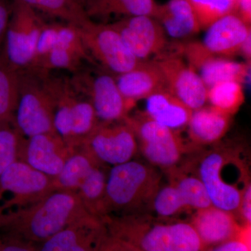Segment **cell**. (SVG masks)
I'll list each match as a JSON object with an SVG mask.
<instances>
[{"mask_svg": "<svg viewBox=\"0 0 251 251\" xmlns=\"http://www.w3.org/2000/svg\"><path fill=\"white\" fill-rule=\"evenodd\" d=\"M45 24L36 10L21 0H13L0 62L18 72L30 69Z\"/></svg>", "mask_w": 251, "mask_h": 251, "instance_id": "cell-5", "label": "cell"}, {"mask_svg": "<svg viewBox=\"0 0 251 251\" xmlns=\"http://www.w3.org/2000/svg\"><path fill=\"white\" fill-rule=\"evenodd\" d=\"M230 148L216 147L204 153L196 174L204 184L211 204L237 216L243 189L225 175V163Z\"/></svg>", "mask_w": 251, "mask_h": 251, "instance_id": "cell-11", "label": "cell"}, {"mask_svg": "<svg viewBox=\"0 0 251 251\" xmlns=\"http://www.w3.org/2000/svg\"><path fill=\"white\" fill-rule=\"evenodd\" d=\"M80 147L99 164L112 167L133 160L138 151L134 133L125 121L99 122Z\"/></svg>", "mask_w": 251, "mask_h": 251, "instance_id": "cell-10", "label": "cell"}, {"mask_svg": "<svg viewBox=\"0 0 251 251\" xmlns=\"http://www.w3.org/2000/svg\"><path fill=\"white\" fill-rule=\"evenodd\" d=\"M206 100L213 108L232 116L244 102L242 83L227 81L216 84L207 89Z\"/></svg>", "mask_w": 251, "mask_h": 251, "instance_id": "cell-29", "label": "cell"}, {"mask_svg": "<svg viewBox=\"0 0 251 251\" xmlns=\"http://www.w3.org/2000/svg\"><path fill=\"white\" fill-rule=\"evenodd\" d=\"M250 35L251 26L237 15L230 14L219 18L206 28L202 45L211 53L231 55L241 51Z\"/></svg>", "mask_w": 251, "mask_h": 251, "instance_id": "cell-18", "label": "cell"}, {"mask_svg": "<svg viewBox=\"0 0 251 251\" xmlns=\"http://www.w3.org/2000/svg\"><path fill=\"white\" fill-rule=\"evenodd\" d=\"M231 117L211 105L193 110L187 126L193 145L199 148L219 142L229 129Z\"/></svg>", "mask_w": 251, "mask_h": 251, "instance_id": "cell-20", "label": "cell"}, {"mask_svg": "<svg viewBox=\"0 0 251 251\" xmlns=\"http://www.w3.org/2000/svg\"><path fill=\"white\" fill-rule=\"evenodd\" d=\"M0 251H38V245L14 236L0 233Z\"/></svg>", "mask_w": 251, "mask_h": 251, "instance_id": "cell-35", "label": "cell"}, {"mask_svg": "<svg viewBox=\"0 0 251 251\" xmlns=\"http://www.w3.org/2000/svg\"><path fill=\"white\" fill-rule=\"evenodd\" d=\"M24 138L11 125L0 127V179L8 167L18 160Z\"/></svg>", "mask_w": 251, "mask_h": 251, "instance_id": "cell-33", "label": "cell"}, {"mask_svg": "<svg viewBox=\"0 0 251 251\" xmlns=\"http://www.w3.org/2000/svg\"><path fill=\"white\" fill-rule=\"evenodd\" d=\"M110 25L138 60L145 61L154 54H161L168 44L164 29L151 16L122 18Z\"/></svg>", "mask_w": 251, "mask_h": 251, "instance_id": "cell-13", "label": "cell"}, {"mask_svg": "<svg viewBox=\"0 0 251 251\" xmlns=\"http://www.w3.org/2000/svg\"><path fill=\"white\" fill-rule=\"evenodd\" d=\"M19 85V72L0 62V127L14 122Z\"/></svg>", "mask_w": 251, "mask_h": 251, "instance_id": "cell-28", "label": "cell"}, {"mask_svg": "<svg viewBox=\"0 0 251 251\" xmlns=\"http://www.w3.org/2000/svg\"><path fill=\"white\" fill-rule=\"evenodd\" d=\"M183 53L188 65L201 77L206 88L227 81L242 83L247 78L249 66L211 53L200 43H191L184 46Z\"/></svg>", "mask_w": 251, "mask_h": 251, "instance_id": "cell-15", "label": "cell"}, {"mask_svg": "<svg viewBox=\"0 0 251 251\" xmlns=\"http://www.w3.org/2000/svg\"><path fill=\"white\" fill-rule=\"evenodd\" d=\"M102 165H97L81 183L77 194L91 215L103 220L106 217L105 197L107 175Z\"/></svg>", "mask_w": 251, "mask_h": 251, "instance_id": "cell-25", "label": "cell"}, {"mask_svg": "<svg viewBox=\"0 0 251 251\" xmlns=\"http://www.w3.org/2000/svg\"><path fill=\"white\" fill-rule=\"evenodd\" d=\"M168 172L170 181L177 188L190 211L213 206L204 184L196 173H188L176 168Z\"/></svg>", "mask_w": 251, "mask_h": 251, "instance_id": "cell-26", "label": "cell"}, {"mask_svg": "<svg viewBox=\"0 0 251 251\" xmlns=\"http://www.w3.org/2000/svg\"><path fill=\"white\" fill-rule=\"evenodd\" d=\"M150 210L154 213L155 217L166 220L176 219L183 213L190 211L177 188L171 181L161 185L151 201Z\"/></svg>", "mask_w": 251, "mask_h": 251, "instance_id": "cell-30", "label": "cell"}, {"mask_svg": "<svg viewBox=\"0 0 251 251\" xmlns=\"http://www.w3.org/2000/svg\"><path fill=\"white\" fill-rule=\"evenodd\" d=\"M161 69L167 90L194 110L206 103L207 88L198 73L177 54H163L153 59Z\"/></svg>", "mask_w": 251, "mask_h": 251, "instance_id": "cell-12", "label": "cell"}, {"mask_svg": "<svg viewBox=\"0 0 251 251\" xmlns=\"http://www.w3.org/2000/svg\"><path fill=\"white\" fill-rule=\"evenodd\" d=\"M100 251H143L121 239L109 234Z\"/></svg>", "mask_w": 251, "mask_h": 251, "instance_id": "cell-38", "label": "cell"}, {"mask_svg": "<svg viewBox=\"0 0 251 251\" xmlns=\"http://www.w3.org/2000/svg\"><path fill=\"white\" fill-rule=\"evenodd\" d=\"M108 233L143 251H203L189 221L158 219L150 214L110 215L104 218Z\"/></svg>", "mask_w": 251, "mask_h": 251, "instance_id": "cell-2", "label": "cell"}, {"mask_svg": "<svg viewBox=\"0 0 251 251\" xmlns=\"http://www.w3.org/2000/svg\"><path fill=\"white\" fill-rule=\"evenodd\" d=\"M89 215L77 191L55 190L32 205L0 215V233L39 245Z\"/></svg>", "mask_w": 251, "mask_h": 251, "instance_id": "cell-1", "label": "cell"}, {"mask_svg": "<svg viewBox=\"0 0 251 251\" xmlns=\"http://www.w3.org/2000/svg\"><path fill=\"white\" fill-rule=\"evenodd\" d=\"M251 35L247 38V40H246L245 42L243 44L242 49H241V51H242L243 54H244V57H245L249 62H250L251 60Z\"/></svg>", "mask_w": 251, "mask_h": 251, "instance_id": "cell-41", "label": "cell"}, {"mask_svg": "<svg viewBox=\"0 0 251 251\" xmlns=\"http://www.w3.org/2000/svg\"><path fill=\"white\" fill-rule=\"evenodd\" d=\"M57 25L58 24L49 25L46 23L43 27L36 44L34 62L29 69L37 67L41 60L57 46Z\"/></svg>", "mask_w": 251, "mask_h": 251, "instance_id": "cell-34", "label": "cell"}, {"mask_svg": "<svg viewBox=\"0 0 251 251\" xmlns=\"http://www.w3.org/2000/svg\"><path fill=\"white\" fill-rule=\"evenodd\" d=\"M87 62L84 57L73 51L55 47L33 69L41 73H50L52 70H67L74 73L82 68V62Z\"/></svg>", "mask_w": 251, "mask_h": 251, "instance_id": "cell-32", "label": "cell"}, {"mask_svg": "<svg viewBox=\"0 0 251 251\" xmlns=\"http://www.w3.org/2000/svg\"><path fill=\"white\" fill-rule=\"evenodd\" d=\"M34 10L59 18L75 27H80L90 18L77 0H21Z\"/></svg>", "mask_w": 251, "mask_h": 251, "instance_id": "cell-27", "label": "cell"}, {"mask_svg": "<svg viewBox=\"0 0 251 251\" xmlns=\"http://www.w3.org/2000/svg\"><path fill=\"white\" fill-rule=\"evenodd\" d=\"M161 178L154 166L134 160L112 166L105 186L107 216L140 214L150 209Z\"/></svg>", "mask_w": 251, "mask_h": 251, "instance_id": "cell-3", "label": "cell"}, {"mask_svg": "<svg viewBox=\"0 0 251 251\" xmlns=\"http://www.w3.org/2000/svg\"><path fill=\"white\" fill-rule=\"evenodd\" d=\"M54 191L52 177L17 160L0 179V215L32 205Z\"/></svg>", "mask_w": 251, "mask_h": 251, "instance_id": "cell-8", "label": "cell"}, {"mask_svg": "<svg viewBox=\"0 0 251 251\" xmlns=\"http://www.w3.org/2000/svg\"><path fill=\"white\" fill-rule=\"evenodd\" d=\"M109 236L103 220L81 218L38 245V251H100Z\"/></svg>", "mask_w": 251, "mask_h": 251, "instance_id": "cell-14", "label": "cell"}, {"mask_svg": "<svg viewBox=\"0 0 251 251\" xmlns=\"http://www.w3.org/2000/svg\"><path fill=\"white\" fill-rule=\"evenodd\" d=\"M74 88L90 102L99 122L124 121L135 104L122 96L115 77L105 71L81 68L70 79Z\"/></svg>", "mask_w": 251, "mask_h": 251, "instance_id": "cell-7", "label": "cell"}, {"mask_svg": "<svg viewBox=\"0 0 251 251\" xmlns=\"http://www.w3.org/2000/svg\"><path fill=\"white\" fill-rule=\"evenodd\" d=\"M77 28L91 57L96 64L98 63L110 74H125L142 62L127 49L121 36L111 25L90 19Z\"/></svg>", "mask_w": 251, "mask_h": 251, "instance_id": "cell-9", "label": "cell"}, {"mask_svg": "<svg viewBox=\"0 0 251 251\" xmlns=\"http://www.w3.org/2000/svg\"><path fill=\"white\" fill-rule=\"evenodd\" d=\"M74 150L55 133H44L24 138L18 160L53 178Z\"/></svg>", "mask_w": 251, "mask_h": 251, "instance_id": "cell-16", "label": "cell"}, {"mask_svg": "<svg viewBox=\"0 0 251 251\" xmlns=\"http://www.w3.org/2000/svg\"><path fill=\"white\" fill-rule=\"evenodd\" d=\"M197 16L201 29L226 15L234 14L237 0H188Z\"/></svg>", "mask_w": 251, "mask_h": 251, "instance_id": "cell-31", "label": "cell"}, {"mask_svg": "<svg viewBox=\"0 0 251 251\" xmlns=\"http://www.w3.org/2000/svg\"><path fill=\"white\" fill-rule=\"evenodd\" d=\"M99 164L83 148H74L59 174L52 178L54 188L77 191L86 176Z\"/></svg>", "mask_w": 251, "mask_h": 251, "instance_id": "cell-24", "label": "cell"}, {"mask_svg": "<svg viewBox=\"0 0 251 251\" xmlns=\"http://www.w3.org/2000/svg\"><path fill=\"white\" fill-rule=\"evenodd\" d=\"M237 219L244 226L251 225V181L243 189L240 204L238 210Z\"/></svg>", "mask_w": 251, "mask_h": 251, "instance_id": "cell-37", "label": "cell"}, {"mask_svg": "<svg viewBox=\"0 0 251 251\" xmlns=\"http://www.w3.org/2000/svg\"><path fill=\"white\" fill-rule=\"evenodd\" d=\"M158 6L155 0H85L84 9L91 20L113 16L154 18Z\"/></svg>", "mask_w": 251, "mask_h": 251, "instance_id": "cell-23", "label": "cell"}, {"mask_svg": "<svg viewBox=\"0 0 251 251\" xmlns=\"http://www.w3.org/2000/svg\"><path fill=\"white\" fill-rule=\"evenodd\" d=\"M154 18L166 34L175 39L188 37L201 29L188 0H169L166 4L159 5Z\"/></svg>", "mask_w": 251, "mask_h": 251, "instance_id": "cell-22", "label": "cell"}, {"mask_svg": "<svg viewBox=\"0 0 251 251\" xmlns=\"http://www.w3.org/2000/svg\"><path fill=\"white\" fill-rule=\"evenodd\" d=\"M77 1H80V4L84 6V4H85V0H77Z\"/></svg>", "mask_w": 251, "mask_h": 251, "instance_id": "cell-42", "label": "cell"}, {"mask_svg": "<svg viewBox=\"0 0 251 251\" xmlns=\"http://www.w3.org/2000/svg\"><path fill=\"white\" fill-rule=\"evenodd\" d=\"M124 121L133 130L138 150L151 166L171 171L190 150L179 132L157 123L143 112L128 115Z\"/></svg>", "mask_w": 251, "mask_h": 251, "instance_id": "cell-6", "label": "cell"}, {"mask_svg": "<svg viewBox=\"0 0 251 251\" xmlns=\"http://www.w3.org/2000/svg\"><path fill=\"white\" fill-rule=\"evenodd\" d=\"M19 74V94L13 122L14 128L25 138L55 133L54 100L46 82V74L31 70Z\"/></svg>", "mask_w": 251, "mask_h": 251, "instance_id": "cell-4", "label": "cell"}, {"mask_svg": "<svg viewBox=\"0 0 251 251\" xmlns=\"http://www.w3.org/2000/svg\"><path fill=\"white\" fill-rule=\"evenodd\" d=\"M234 14L237 15L248 25L251 23V0H237Z\"/></svg>", "mask_w": 251, "mask_h": 251, "instance_id": "cell-40", "label": "cell"}, {"mask_svg": "<svg viewBox=\"0 0 251 251\" xmlns=\"http://www.w3.org/2000/svg\"><path fill=\"white\" fill-rule=\"evenodd\" d=\"M250 237L251 231H249L242 237L206 248L203 251H251Z\"/></svg>", "mask_w": 251, "mask_h": 251, "instance_id": "cell-36", "label": "cell"}, {"mask_svg": "<svg viewBox=\"0 0 251 251\" xmlns=\"http://www.w3.org/2000/svg\"><path fill=\"white\" fill-rule=\"evenodd\" d=\"M115 80L122 96L134 104L157 92L167 90L161 69L153 60L142 61L129 72L116 75Z\"/></svg>", "mask_w": 251, "mask_h": 251, "instance_id": "cell-19", "label": "cell"}, {"mask_svg": "<svg viewBox=\"0 0 251 251\" xmlns=\"http://www.w3.org/2000/svg\"><path fill=\"white\" fill-rule=\"evenodd\" d=\"M11 13V4L0 0V48L2 46Z\"/></svg>", "mask_w": 251, "mask_h": 251, "instance_id": "cell-39", "label": "cell"}, {"mask_svg": "<svg viewBox=\"0 0 251 251\" xmlns=\"http://www.w3.org/2000/svg\"><path fill=\"white\" fill-rule=\"evenodd\" d=\"M189 222L204 249L242 237L251 230V226H242L234 214L214 206L195 211Z\"/></svg>", "mask_w": 251, "mask_h": 251, "instance_id": "cell-17", "label": "cell"}, {"mask_svg": "<svg viewBox=\"0 0 251 251\" xmlns=\"http://www.w3.org/2000/svg\"><path fill=\"white\" fill-rule=\"evenodd\" d=\"M145 100L143 112L153 121L177 132L187 127L193 110L168 90L151 94Z\"/></svg>", "mask_w": 251, "mask_h": 251, "instance_id": "cell-21", "label": "cell"}]
</instances>
